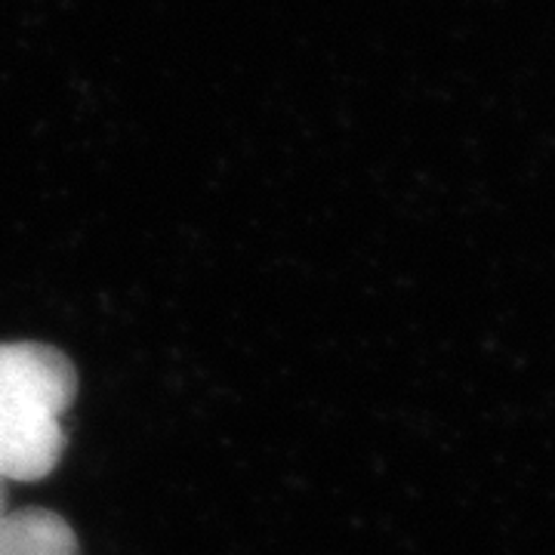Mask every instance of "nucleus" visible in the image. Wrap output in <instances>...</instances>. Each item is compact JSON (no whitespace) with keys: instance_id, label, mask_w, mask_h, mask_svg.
Returning <instances> with one entry per match:
<instances>
[{"instance_id":"obj_1","label":"nucleus","mask_w":555,"mask_h":555,"mask_svg":"<svg viewBox=\"0 0 555 555\" xmlns=\"http://www.w3.org/2000/svg\"><path fill=\"white\" fill-rule=\"evenodd\" d=\"M78 398L72 358L47 343H0V478L40 481L60 466Z\"/></svg>"},{"instance_id":"obj_2","label":"nucleus","mask_w":555,"mask_h":555,"mask_svg":"<svg viewBox=\"0 0 555 555\" xmlns=\"http://www.w3.org/2000/svg\"><path fill=\"white\" fill-rule=\"evenodd\" d=\"M0 555H80V546L65 518L25 506L0 521Z\"/></svg>"},{"instance_id":"obj_3","label":"nucleus","mask_w":555,"mask_h":555,"mask_svg":"<svg viewBox=\"0 0 555 555\" xmlns=\"http://www.w3.org/2000/svg\"><path fill=\"white\" fill-rule=\"evenodd\" d=\"M7 513H10V509H7V481L0 478V521L7 518Z\"/></svg>"}]
</instances>
